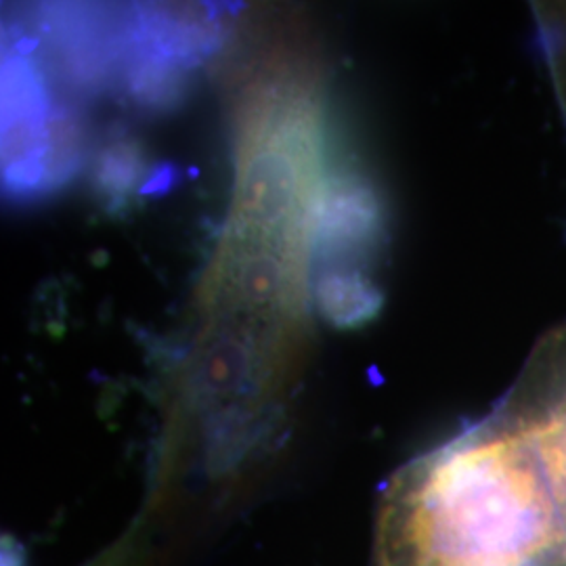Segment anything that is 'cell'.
<instances>
[{
    "instance_id": "7a4b0ae2",
    "label": "cell",
    "mask_w": 566,
    "mask_h": 566,
    "mask_svg": "<svg viewBox=\"0 0 566 566\" xmlns=\"http://www.w3.org/2000/svg\"><path fill=\"white\" fill-rule=\"evenodd\" d=\"M533 13L566 128V2H539L533 7Z\"/></svg>"
},
{
    "instance_id": "6da1fadb",
    "label": "cell",
    "mask_w": 566,
    "mask_h": 566,
    "mask_svg": "<svg viewBox=\"0 0 566 566\" xmlns=\"http://www.w3.org/2000/svg\"><path fill=\"white\" fill-rule=\"evenodd\" d=\"M371 566H566L565 504L510 390L386 481Z\"/></svg>"
}]
</instances>
